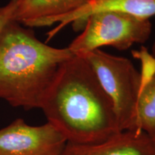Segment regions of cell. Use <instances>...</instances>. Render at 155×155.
<instances>
[{
    "label": "cell",
    "mask_w": 155,
    "mask_h": 155,
    "mask_svg": "<svg viewBox=\"0 0 155 155\" xmlns=\"http://www.w3.org/2000/svg\"><path fill=\"white\" fill-rule=\"evenodd\" d=\"M152 139H153V141H154V144H155V136H154V137H153Z\"/></svg>",
    "instance_id": "7c38bea8"
},
{
    "label": "cell",
    "mask_w": 155,
    "mask_h": 155,
    "mask_svg": "<svg viewBox=\"0 0 155 155\" xmlns=\"http://www.w3.org/2000/svg\"><path fill=\"white\" fill-rule=\"evenodd\" d=\"M94 70L114 103L121 131H141L137 127V99L141 75L129 59L96 49L80 54Z\"/></svg>",
    "instance_id": "3957f363"
},
{
    "label": "cell",
    "mask_w": 155,
    "mask_h": 155,
    "mask_svg": "<svg viewBox=\"0 0 155 155\" xmlns=\"http://www.w3.org/2000/svg\"><path fill=\"white\" fill-rule=\"evenodd\" d=\"M88 0H18L14 20L26 25L33 21L68 14L83 7Z\"/></svg>",
    "instance_id": "ba28073f"
},
{
    "label": "cell",
    "mask_w": 155,
    "mask_h": 155,
    "mask_svg": "<svg viewBox=\"0 0 155 155\" xmlns=\"http://www.w3.org/2000/svg\"><path fill=\"white\" fill-rule=\"evenodd\" d=\"M48 45L34 31L12 20L0 36V98L13 107L40 108L64 62L74 55Z\"/></svg>",
    "instance_id": "7a4b0ae2"
},
{
    "label": "cell",
    "mask_w": 155,
    "mask_h": 155,
    "mask_svg": "<svg viewBox=\"0 0 155 155\" xmlns=\"http://www.w3.org/2000/svg\"><path fill=\"white\" fill-rule=\"evenodd\" d=\"M61 155H155V144L144 131H122L101 142H67Z\"/></svg>",
    "instance_id": "52a82bcc"
},
{
    "label": "cell",
    "mask_w": 155,
    "mask_h": 155,
    "mask_svg": "<svg viewBox=\"0 0 155 155\" xmlns=\"http://www.w3.org/2000/svg\"><path fill=\"white\" fill-rule=\"evenodd\" d=\"M152 29L150 19L116 12L96 13L85 19L82 32L68 48L75 55L103 46L126 50L136 43L147 41Z\"/></svg>",
    "instance_id": "277c9868"
},
{
    "label": "cell",
    "mask_w": 155,
    "mask_h": 155,
    "mask_svg": "<svg viewBox=\"0 0 155 155\" xmlns=\"http://www.w3.org/2000/svg\"><path fill=\"white\" fill-rule=\"evenodd\" d=\"M66 143L49 122L30 126L17 119L0 129V155H61Z\"/></svg>",
    "instance_id": "5b68a950"
},
{
    "label": "cell",
    "mask_w": 155,
    "mask_h": 155,
    "mask_svg": "<svg viewBox=\"0 0 155 155\" xmlns=\"http://www.w3.org/2000/svg\"><path fill=\"white\" fill-rule=\"evenodd\" d=\"M104 12H122L141 18L150 19L155 16V0H88L83 7L68 14L33 21L25 26L40 28L59 22L58 27L48 33L46 40L48 42L70 23H73L75 31L81 30L83 28L84 21L87 17Z\"/></svg>",
    "instance_id": "8992f818"
},
{
    "label": "cell",
    "mask_w": 155,
    "mask_h": 155,
    "mask_svg": "<svg viewBox=\"0 0 155 155\" xmlns=\"http://www.w3.org/2000/svg\"><path fill=\"white\" fill-rule=\"evenodd\" d=\"M141 75L137 99V127L152 137L155 136V72Z\"/></svg>",
    "instance_id": "9c48e42d"
},
{
    "label": "cell",
    "mask_w": 155,
    "mask_h": 155,
    "mask_svg": "<svg viewBox=\"0 0 155 155\" xmlns=\"http://www.w3.org/2000/svg\"><path fill=\"white\" fill-rule=\"evenodd\" d=\"M40 108L67 142H101L122 131L113 101L78 55L61 65Z\"/></svg>",
    "instance_id": "6da1fadb"
},
{
    "label": "cell",
    "mask_w": 155,
    "mask_h": 155,
    "mask_svg": "<svg viewBox=\"0 0 155 155\" xmlns=\"http://www.w3.org/2000/svg\"><path fill=\"white\" fill-rule=\"evenodd\" d=\"M18 0H10L7 5L0 6V36L4 29L11 21L14 20V15Z\"/></svg>",
    "instance_id": "30bf717a"
},
{
    "label": "cell",
    "mask_w": 155,
    "mask_h": 155,
    "mask_svg": "<svg viewBox=\"0 0 155 155\" xmlns=\"http://www.w3.org/2000/svg\"><path fill=\"white\" fill-rule=\"evenodd\" d=\"M152 52L153 58H154V59L155 60V40H154V43H153V45L152 48Z\"/></svg>",
    "instance_id": "8fae6325"
}]
</instances>
